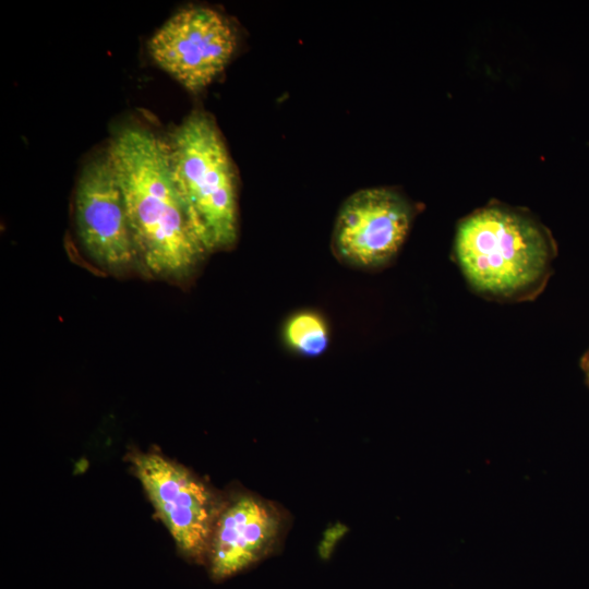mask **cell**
<instances>
[{"instance_id":"6da1fadb","label":"cell","mask_w":589,"mask_h":589,"mask_svg":"<svg viewBox=\"0 0 589 589\" xmlns=\"http://www.w3.org/2000/svg\"><path fill=\"white\" fill-rule=\"evenodd\" d=\"M106 155L123 195L137 261L154 276H189L206 251L173 184L167 141L127 125L112 136Z\"/></svg>"},{"instance_id":"7a4b0ae2","label":"cell","mask_w":589,"mask_h":589,"mask_svg":"<svg viewBox=\"0 0 589 589\" xmlns=\"http://www.w3.org/2000/svg\"><path fill=\"white\" fill-rule=\"evenodd\" d=\"M455 251L465 277L479 293L521 301L545 286L556 247L530 216L488 206L461 221Z\"/></svg>"},{"instance_id":"3957f363","label":"cell","mask_w":589,"mask_h":589,"mask_svg":"<svg viewBox=\"0 0 589 589\" xmlns=\"http://www.w3.org/2000/svg\"><path fill=\"white\" fill-rule=\"evenodd\" d=\"M166 141L172 181L194 236L206 252L231 247L238 235L236 171L215 120L194 110Z\"/></svg>"},{"instance_id":"277c9868","label":"cell","mask_w":589,"mask_h":589,"mask_svg":"<svg viewBox=\"0 0 589 589\" xmlns=\"http://www.w3.org/2000/svg\"><path fill=\"white\" fill-rule=\"evenodd\" d=\"M133 470L178 550L202 561L224 502L189 469L156 452L135 453Z\"/></svg>"},{"instance_id":"5b68a950","label":"cell","mask_w":589,"mask_h":589,"mask_svg":"<svg viewBox=\"0 0 589 589\" xmlns=\"http://www.w3.org/2000/svg\"><path fill=\"white\" fill-rule=\"evenodd\" d=\"M238 45L228 17L208 7L171 15L149 38L152 60L192 93L207 87L230 62Z\"/></svg>"},{"instance_id":"8992f818","label":"cell","mask_w":589,"mask_h":589,"mask_svg":"<svg viewBox=\"0 0 589 589\" xmlns=\"http://www.w3.org/2000/svg\"><path fill=\"white\" fill-rule=\"evenodd\" d=\"M408 202L393 190L357 191L340 207L332 237L336 257L349 265L375 268L401 248L411 224Z\"/></svg>"},{"instance_id":"52a82bcc","label":"cell","mask_w":589,"mask_h":589,"mask_svg":"<svg viewBox=\"0 0 589 589\" xmlns=\"http://www.w3.org/2000/svg\"><path fill=\"white\" fill-rule=\"evenodd\" d=\"M74 209L80 241L98 265L119 271L137 260L123 195L106 154L81 171Z\"/></svg>"},{"instance_id":"ba28073f","label":"cell","mask_w":589,"mask_h":589,"mask_svg":"<svg viewBox=\"0 0 589 589\" xmlns=\"http://www.w3.org/2000/svg\"><path fill=\"white\" fill-rule=\"evenodd\" d=\"M281 524L278 509L259 496L239 494L224 502L206 557L213 578L231 577L267 555Z\"/></svg>"},{"instance_id":"9c48e42d","label":"cell","mask_w":589,"mask_h":589,"mask_svg":"<svg viewBox=\"0 0 589 589\" xmlns=\"http://www.w3.org/2000/svg\"><path fill=\"white\" fill-rule=\"evenodd\" d=\"M283 336L289 348L306 357L323 354L329 345V328L325 318L310 310L293 313L284 325Z\"/></svg>"},{"instance_id":"30bf717a","label":"cell","mask_w":589,"mask_h":589,"mask_svg":"<svg viewBox=\"0 0 589 589\" xmlns=\"http://www.w3.org/2000/svg\"><path fill=\"white\" fill-rule=\"evenodd\" d=\"M581 363H582V368H584V370L586 372L587 378L589 381V352L585 354Z\"/></svg>"}]
</instances>
